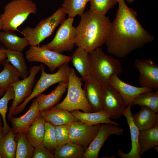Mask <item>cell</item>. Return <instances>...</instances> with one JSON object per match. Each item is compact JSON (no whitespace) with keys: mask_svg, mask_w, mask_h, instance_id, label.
I'll return each mask as SVG.
<instances>
[{"mask_svg":"<svg viewBox=\"0 0 158 158\" xmlns=\"http://www.w3.org/2000/svg\"><path fill=\"white\" fill-rule=\"evenodd\" d=\"M117 4L116 16L105 44L109 53L122 58L152 42L154 37L142 26L137 12L125 0H118Z\"/></svg>","mask_w":158,"mask_h":158,"instance_id":"obj_1","label":"cell"},{"mask_svg":"<svg viewBox=\"0 0 158 158\" xmlns=\"http://www.w3.org/2000/svg\"><path fill=\"white\" fill-rule=\"evenodd\" d=\"M80 16V22L75 28V45L90 54L105 44L110 33L111 22L106 16L95 14L90 10Z\"/></svg>","mask_w":158,"mask_h":158,"instance_id":"obj_2","label":"cell"},{"mask_svg":"<svg viewBox=\"0 0 158 158\" xmlns=\"http://www.w3.org/2000/svg\"><path fill=\"white\" fill-rule=\"evenodd\" d=\"M36 4L31 0H13L5 6L0 15L4 31L17 30L31 14H36Z\"/></svg>","mask_w":158,"mask_h":158,"instance_id":"obj_3","label":"cell"},{"mask_svg":"<svg viewBox=\"0 0 158 158\" xmlns=\"http://www.w3.org/2000/svg\"><path fill=\"white\" fill-rule=\"evenodd\" d=\"M90 57L91 75L102 84L109 83L111 76H119L123 72L120 61L105 54L100 47L90 54Z\"/></svg>","mask_w":158,"mask_h":158,"instance_id":"obj_4","label":"cell"},{"mask_svg":"<svg viewBox=\"0 0 158 158\" xmlns=\"http://www.w3.org/2000/svg\"><path fill=\"white\" fill-rule=\"evenodd\" d=\"M83 79L76 74L74 69L71 68L66 97L55 107L57 109L71 112L80 110L86 112H93L88 103L82 88Z\"/></svg>","mask_w":158,"mask_h":158,"instance_id":"obj_5","label":"cell"},{"mask_svg":"<svg viewBox=\"0 0 158 158\" xmlns=\"http://www.w3.org/2000/svg\"><path fill=\"white\" fill-rule=\"evenodd\" d=\"M68 63L62 64L58 68V71L53 74L46 73L44 66L40 65L41 74L40 79L35 84L30 95L16 107L12 115H18L23 112L26 105L32 99L42 93L52 85L61 82H68L71 68Z\"/></svg>","mask_w":158,"mask_h":158,"instance_id":"obj_6","label":"cell"},{"mask_svg":"<svg viewBox=\"0 0 158 158\" xmlns=\"http://www.w3.org/2000/svg\"><path fill=\"white\" fill-rule=\"evenodd\" d=\"M66 14L62 7H59L50 16L41 20L34 28H25L22 34L28 40L30 45L37 46L49 37L65 19Z\"/></svg>","mask_w":158,"mask_h":158,"instance_id":"obj_7","label":"cell"},{"mask_svg":"<svg viewBox=\"0 0 158 158\" xmlns=\"http://www.w3.org/2000/svg\"><path fill=\"white\" fill-rule=\"evenodd\" d=\"M73 18L65 19L60 24L53 39L41 47L61 54L72 51L75 45L77 35L76 28L73 26Z\"/></svg>","mask_w":158,"mask_h":158,"instance_id":"obj_8","label":"cell"},{"mask_svg":"<svg viewBox=\"0 0 158 158\" xmlns=\"http://www.w3.org/2000/svg\"><path fill=\"white\" fill-rule=\"evenodd\" d=\"M102 85V111L110 118L119 119L127 106L119 93L109 83Z\"/></svg>","mask_w":158,"mask_h":158,"instance_id":"obj_9","label":"cell"},{"mask_svg":"<svg viewBox=\"0 0 158 158\" xmlns=\"http://www.w3.org/2000/svg\"><path fill=\"white\" fill-rule=\"evenodd\" d=\"M25 55L28 61L43 63L51 72L63 64L69 62L71 59V56L37 46L30 45Z\"/></svg>","mask_w":158,"mask_h":158,"instance_id":"obj_10","label":"cell"},{"mask_svg":"<svg viewBox=\"0 0 158 158\" xmlns=\"http://www.w3.org/2000/svg\"><path fill=\"white\" fill-rule=\"evenodd\" d=\"M40 65L34 66L29 70V75L26 78L12 83L15 95L8 115L9 120L12 116L16 107L28 98L31 94L35 84V77L40 71Z\"/></svg>","mask_w":158,"mask_h":158,"instance_id":"obj_11","label":"cell"},{"mask_svg":"<svg viewBox=\"0 0 158 158\" xmlns=\"http://www.w3.org/2000/svg\"><path fill=\"white\" fill-rule=\"evenodd\" d=\"M119 126L111 123H103L95 137L86 148L84 158H97L99 151L108 137L111 135H121L123 130Z\"/></svg>","mask_w":158,"mask_h":158,"instance_id":"obj_12","label":"cell"},{"mask_svg":"<svg viewBox=\"0 0 158 158\" xmlns=\"http://www.w3.org/2000/svg\"><path fill=\"white\" fill-rule=\"evenodd\" d=\"M135 65L139 73V82L141 86L158 90V64L150 59L144 58L136 59Z\"/></svg>","mask_w":158,"mask_h":158,"instance_id":"obj_13","label":"cell"},{"mask_svg":"<svg viewBox=\"0 0 158 158\" xmlns=\"http://www.w3.org/2000/svg\"><path fill=\"white\" fill-rule=\"evenodd\" d=\"M100 125H89L80 121L70 123V141L79 144L86 149L95 137Z\"/></svg>","mask_w":158,"mask_h":158,"instance_id":"obj_14","label":"cell"},{"mask_svg":"<svg viewBox=\"0 0 158 158\" xmlns=\"http://www.w3.org/2000/svg\"><path fill=\"white\" fill-rule=\"evenodd\" d=\"M118 76L114 75L110 78L109 83L119 93L127 106L141 93L153 90L145 87H138L128 84L121 80Z\"/></svg>","mask_w":158,"mask_h":158,"instance_id":"obj_15","label":"cell"},{"mask_svg":"<svg viewBox=\"0 0 158 158\" xmlns=\"http://www.w3.org/2000/svg\"><path fill=\"white\" fill-rule=\"evenodd\" d=\"M84 93L93 112L102 111L101 95L102 85L98 80L90 75L83 80Z\"/></svg>","mask_w":158,"mask_h":158,"instance_id":"obj_16","label":"cell"},{"mask_svg":"<svg viewBox=\"0 0 158 158\" xmlns=\"http://www.w3.org/2000/svg\"><path fill=\"white\" fill-rule=\"evenodd\" d=\"M40 114L38 103L36 98L33 100L29 109L23 115L18 117L12 116L10 117L9 121L12 124L14 134L25 133Z\"/></svg>","mask_w":158,"mask_h":158,"instance_id":"obj_17","label":"cell"},{"mask_svg":"<svg viewBox=\"0 0 158 158\" xmlns=\"http://www.w3.org/2000/svg\"><path fill=\"white\" fill-rule=\"evenodd\" d=\"M130 104L128 106L123 114L126 118L130 130L131 143L130 151L127 153H123L121 149L118 150L119 157L122 158H141L140 154L139 147L138 142L139 130L135 124L133 120L130 110Z\"/></svg>","mask_w":158,"mask_h":158,"instance_id":"obj_18","label":"cell"},{"mask_svg":"<svg viewBox=\"0 0 158 158\" xmlns=\"http://www.w3.org/2000/svg\"><path fill=\"white\" fill-rule=\"evenodd\" d=\"M68 82H59L56 87L49 94L41 93L36 97L40 112L50 109L59 102L67 88Z\"/></svg>","mask_w":158,"mask_h":158,"instance_id":"obj_19","label":"cell"},{"mask_svg":"<svg viewBox=\"0 0 158 158\" xmlns=\"http://www.w3.org/2000/svg\"><path fill=\"white\" fill-rule=\"evenodd\" d=\"M46 122L55 126L80 121L67 110L57 108L55 106L50 109L40 112Z\"/></svg>","mask_w":158,"mask_h":158,"instance_id":"obj_20","label":"cell"},{"mask_svg":"<svg viewBox=\"0 0 158 158\" xmlns=\"http://www.w3.org/2000/svg\"><path fill=\"white\" fill-rule=\"evenodd\" d=\"M71 61L83 80L91 75L90 54L83 49L78 47L71 56Z\"/></svg>","mask_w":158,"mask_h":158,"instance_id":"obj_21","label":"cell"},{"mask_svg":"<svg viewBox=\"0 0 158 158\" xmlns=\"http://www.w3.org/2000/svg\"><path fill=\"white\" fill-rule=\"evenodd\" d=\"M141 107V109L138 113L132 115L134 123L139 130H146L158 126V113L147 107Z\"/></svg>","mask_w":158,"mask_h":158,"instance_id":"obj_22","label":"cell"},{"mask_svg":"<svg viewBox=\"0 0 158 158\" xmlns=\"http://www.w3.org/2000/svg\"><path fill=\"white\" fill-rule=\"evenodd\" d=\"M72 114L83 123L89 125L103 123H111L119 126L117 122L113 121L102 111L90 112H82L79 110L71 111Z\"/></svg>","mask_w":158,"mask_h":158,"instance_id":"obj_23","label":"cell"},{"mask_svg":"<svg viewBox=\"0 0 158 158\" xmlns=\"http://www.w3.org/2000/svg\"><path fill=\"white\" fill-rule=\"evenodd\" d=\"M0 42L6 49L21 52L30 45L28 40L26 38L20 37L11 31L1 32Z\"/></svg>","mask_w":158,"mask_h":158,"instance_id":"obj_24","label":"cell"},{"mask_svg":"<svg viewBox=\"0 0 158 158\" xmlns=\"http://www.w3.org/2000/svg\"><path fill=\"white\" fill-rule=\"evenodd\" d=\"M138 142L141 157L149 150L158 146V126L139 130Z\"/></svg>","mask_w":158,"mask_h":158,"instance_id":"obj_25","label":"cell"},{"mask_svg":"<svg viewBox=\"0 0 158 158\" xmlns=\"http://www.w3.org/2000/svg\"><path fill=\"white\" fill-rule=\"evenodd\" d=\"M45 122L40 114L25 133L28 142L34 147L41 144L43 141Z\"/></svg>","mask_w":158,"mask_h":158,"instance_id":"obj_26","label":"cell"},{"mask_svg":"<svg viewBox=\"0 0 158 158\" xmlns=\"http://www.w3.org/2000/svg\"><path fill=\"white\" fill-rule=\"evenodd\" d=\"M85 149L71 142L57 147L54 153V158H82Z\"/></svg>","mask_w":158,"mask_h":158,"instance_id":"obj_27","label":"cell"},{"mask_svg":"<svg viewBox=\"0 0 158 158\" xmlns=\"http://www.w3.org/2000/svg\"><path fill=\"white\" fill-rule=\"evenodd\" d=\"M7 56L6 61L10 62L19 72L20 78L23 79L29 75L27 65L22 52L12 51L5 49Z\"/></svg>","mask_w":158,"mask_h":158,"instance_id":"obj_28","label":"cell"},{"mask_svg":"<svg viewBox=\"0 0 158 158\" xmlns=\"http://www.w3.org/2000/svg\"><path fill=\"white\" fill-rule=\"evenodd\" d=\"M16 143L15 134L11 128L0 140V156L1 158H15Z\"/></svg>","mask_w":158,"mask_h":158,"instance_id":"obj_29","label":"cell"},{"mask_svg":"<svg viewBox=\"0 0 158 158\" xmlns=\"http://www.w3.org/2000/svg\"><path fill=\"white\" fill-rule=\"evenodd\" d=\"M138 105L149 108L156 113H158V90L143 92L136 97L132 102L131 106Z\"/></svg>","mask_w":158,"mask_h":158,"instance_id":"obj_30","label":"cell"},{"mask_svg":"<svg viewBox=\"0 0 158 158\" xmlns=\"http://www.w3.org/2000/svg\"><path fill=\"white\" fill-rule=\"evenodd\" d=\"M0 72V87L6 91L11 85L19 80L20 75L18 71L9 62L6 61Z\"/></svg>","mask_w":158,"mask_h":158,"instance_id":"obj_31","label":"cell"},{"mask_svg":"<svg viewBox=\"0 0 158 158\" xmlns=\"http://www.w3.org/2000/svg\"><path fill=\"white\" fill-rule=\"evenodd\" d=\"M16 143L15 158H32L35 147L28 142L25 133L15 134Z\"/></svg>","mask_w":158,"mask_h":158,"instance_id":"obj_32","label":"cell"},{"mask_svg":"<svg viewBox=\"0 0 158 158\" xmlns=\"http://www.w3.org/2000/svg\"><path fill=\"white\" fill-rule=\"evenodd\" d=\"M90 0H64L62 7L68 18L81 16L84 13L86 5Z\"/></svg>","mask_w":158,"mask_h":158,"instance_id":"obj_33","label":"cell"},{"mask_svg":"<svg viewBox=\"0 0 158 158\" xmlns=\"http://www.w3.org/2000/svg\"><path fill=\"white\" fill-rule=\"evenodd\" d=\"M14 97L13 88L12 86H10L6 90L3 97L0 99V114L3 122V126L2 127L3 136L9 131L11 128L7 122L6 116L8 102L11 100H13Z\"/></svg>","mask_w":158,"mask_h":158,"instance_id":"obj_34","label":"cell"},{"mask_svg":"<svg viewBox=\"0 0 158 158\" xmlns=\"http://www.w3.org/2000/svg\"><path fill=\"white\" fill-rule=\"evenodd\" d=\"M45 131L42 145L53 154L57 147L55 126L45 122Z\"/></svg>","mask_w":158,"mask_h":158,"instance_id":"obj_35","label":"cell"},{"mask_svg":"<svg viewBox=\"0 0 158 158\" xmlns=\"http://www.w3.org/2000/svg\"><path fill=\"white\" fill-rule=\"evenodd\" d=\"M90 10L99 15L106 16L109 10L118 3V0H90Z\"/></svg>","mask_w":158,"mask_h":158,"instance_id":"obj_36","label":"cell"},{"mask_svg":"<svg viewBox=\"0 0 158 158\" xmlns=\"http://www.w3.org/2000/svg\"><path fill=\"white\" fill-rule=\"evenodd\" d=\"M69 126L70 123L55 126L57 147L70 142L69 138Z\"/></svg>","mask_w":158,"mask_h":158,"instance_id":"obj_37","label":"cell"},{"mask_svg":"<svg viewBox=\"0 0 158 158\" xmlns=\"http://www.w3.org/2000/svg\"><path fill=\"white\" fill-rule=\"evenodd\" d=\"M35 147L32 158H54V154L41 144Z\"/></svg>","mask_w":158,"mask_h":158,"instance_id":"obj_38","label":"cell"},{"mask_svg":"<svg viewBox=\"0 0 158 158\" xmlns=\"http://www.w3.org/2000/svg\"><path fill=\"white\" fill-rule=\"evenodd\" d=\"M5 48L0 45V64L3 65L7 59V56L5 52Z\"/></svg>","mask_w":158,"mask_h":158,"instance_id":"obj_39","label":"cell"},{"mask_svg":"<svg viewBox=\"0 0 158 158\" xmlns=\"http://www.w3.org/2000/svg\"><path fill=\"white\" fill-rule=\"evenodd\" d=\"M1 116L0 115V140L3 137V134L2 132V127L1 123Z\"/></svg>","mask_w":158,"mask_h":158,"instance_id":"obj_40","label":"cell"},{"mask_svg":"<svg viewBox=\"0 0 158 158\" xmlns=\"http://www.w3.org/2000/svg\"><path fill=\"white\" fill-rule=\"evenodd\" d=\"M6 91L5 90L0 87V97L4 94Z\"/></svg>","mask_w":158,"mask_h":158,"instance_id":"obj_41","label":"cell"},{"mask_svg":"<svg viewBox=\"0 0 158 158\" xmlns=\"http://www.w3.org/2000/svg\"><path fill=\"white\" fill-rule=\"evenodd\" d=\"M3 27V23L1 20L0 19V34L1 32V30H2Z\"/></svg>","mask_w":158,"mask_h":158,"instance_id":"obj_42","label":"cell"},{"mask_svg":"<svg viewBox=\"0 0 158 158\" xmlns=\"http://www.w3.org/2000/svg\"><path fill=\"white\" fill-rule=\"evenodd\" d=\"M128 3H131L134 2V0H125Z\"/></svg>","mask_w":158,"mask_h":158,"instance_id":"obj_43","label":"cell"},{"mask_svg":"<svg viewBox=\"0 0 158 158\" xmlns=\"http://www.w3.org/2000/svg\"><path fill=\"white\" fill-rule=\"evenodd\" d=\"M0 158H1V157L0 156Z\"/></svg>","mask_w":158,"mask_h":158,"instance_id":"obj_44","label":"cell"}]
</instances>
